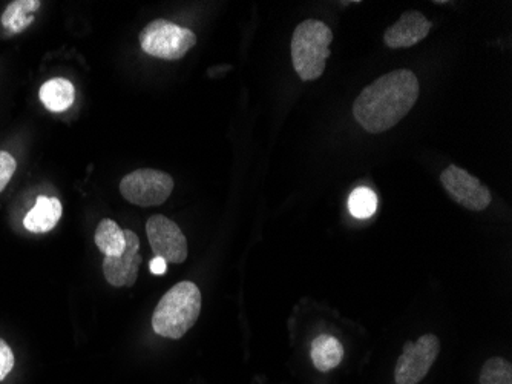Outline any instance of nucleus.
<instances>
[{
	"mask_svg": "<svg viewBox=\"0 0 512 384\" xmlns=\"http://www.w3.org/2000/svg\"><path fill=\"white\" fill-rule=\"evenodd\" d=\"M42 2L39 0H16L8 5L2 14V27L13 34L22 33L34 22V14L39 11Z\"/></svg>",
	"mask_w": 512,
	"mask_h": 384,
	"instance_id": "obj_14",
	"label": "nucleus"
},
{
	"mask_svg": "<svg viewBox=\"0 0 512 384\" xmlns=\"http://www.w3.org/2000/svg\"><path fill=\"white\" fill-rule=\"evenodd\" d=\"M125 232L126 248L119 257H105L103 260V274L106 282L114 288H131L137 282L138 271L142 266L140 251V239L131 229H123Z\"/></svg>",
	"mask_w": 512,
	"mask_h": 384,
	"instance_id": "obj_9",
	"label": "nucleus"
},
{
	"mask_svg": "<svg viewBox=\"0 0 512 384\" xmlns=\"http://www.w3.org/2000/svg\"><path fill=\"white\" fill-rule=\"evenodd\" d=\"M62 202L56 197H37L33 209L23 219V226L33 234H46L53 231L62 219Z\"/></svg>",
	"mask_w": 512,
	"mask_h": 384,
	"instance_id": "obj_11",
	"label": "nucleus"
},
{
	"mask_svg": "<svg viewBox=\"0 0 512 384\" xmlns=\"http://www.w3.org/2000/svg\"><path fill=\"white\" fill-rule=\"evenodd\" d=\"M419 90V79L413 71H391L356 97L353 116L368 133H385L413 110L421 93Z\"/></svg>",
	"mask_w": 512,
	"mask_h": 384,
	"instance_id": "obj_1",
	"label": "nucleus"
},
{
	"mask_svg": "<svg viewBox=\"0 0 512 384\" xmlns=\"http://www.w3.org/2000/svg\"><path fill=\"white\" fill-rule=\"evenodd\" d=\"M344 354V345L333 335L322 334L312 341L310 357H312L313 366L322 374L338 368L344 360Z\"/></svg>",
	"mask_w": 512,
	"mask_h": 384,
	"instance_id": "obj_12",
	"label": "nucleus"
},
{
	"mask_svg": "<svg viewBox=\"0 0 512 384\" xmlns=\"http://www.w3.org/2000/svg\"><path fill=\"white\" fill-rule=\"evenodd\" d=\"M440 354V340L437 335L425 334L417 341H407L394 368L396 384H419L433 368Z\"/></svg>",
	"mask_w": 512,
	"mask_h": 384,
	"instance_id": "obj_6",
	"label": "nucleus"
},
{
	"mask_svg": "<svg viewBox=\"0 0 512 384\" xmlns=\"http://www.w3.org/2000/svg\"><path fill=\"white\" fill-rule=\"evenodd\" d=\"M146 236L155 257H161L166 260V263H174V265H180L188 259V239L180 226L168 217L157 214L148 219Z\"/></svg>",
	"mask_w": 512,
	"mask_h": 384,
	"instance_id": "obj_7",
	"label": "nucleus"
},
{
	"mask_svg": "<svg viewBox=\"0 0 512 384\" xmlns=\"http://www.w3.org/2000/svg\"><path fill=\"white\" fill-rule=\"evenodd\" d=\"M140 45L148 56L163 60L183 59L197 45V36L188 28L157 19L140 33Z\"/></svg>",
	"mask_w": 512,
	"mask_h": 384,
	"instance_id": "obj_4",
	"label": "nucleus"
},
{
	"mask_svg": "<svg viewBox=\"0 0 512 384\" xmlns=\"http://www.w3.org/2000/svg\"><path fill=\"white\" fill-rule=\"evenodd\" d=\"M17 162L7 151H0V192L7 188L16 173Z\"/></svg>",
	"mask_w": 512,
	"mask_h": 384,
	"instance_id": "obj_18",
	"label": "nucleus"
},
{
	"mask_svg": "<svg viewBox=\"0 0 512 384\" xmlns=\"http://www.w3.org/2000/svg\"><path fill=\"white\" fill-rule=\"evenodd\" d=\"M200 312V288L192 282L177 283L158 302L152 315V329L160 337L180 340L197 323Z\"/></svg>",
	"mask_w": 512,
	"mask_h": 384,
	"instance_id": "obj_2",
	"label": "nucleus"
},
{
	"mask_svg": "<svg viewBox=\"0 0 512 384\" xmlns=\"http://www.w3.org/2000/svg\"><path fill=\"white\" fill-rule=\"evenodd\" d=\"M440 183L448 192V196L465 209L480 212L491 205L490 189L459 166H448L444 173L440 174Z\"/></svg>",
	"mask_w": 512,
	"mask_h": 384,
	"instance_id": "obj_8",
	"label": "nucleus"
},
{
	"mask_svg": "<svg viewBox=\"0 0 512 384\" xmlns=\"http://www.w3.org/2000/svg\"><path fill=\"white\" fill-rule=\"evenodd\" d=\"M431 27L430 20L421 11H405L398 22L385 31V45L391 50L414 47L430 34Z\"/></svg>",
	"mask_w": 512,
	"mask_h": 384,
	"instance_id": "obj_10",
	"label": "nucleus"
},
{
	"mask_svg": "<svg viewBox=\"0 0 512 384\" xmlns=\"http://www.w3.org/2000/svg\"><path fill=\"white\" fill-rule=\"evenodd\" d=\"M172 191L174 179L158 169H135L120 182L122 196L132 205L142 208L163 205L171 197Z\"/></svg>",
	"mask_w": 512,
	"mask_h": 384,
	"instance_id": "obj_5",
	"label": "nucleus"
},
{
	"mask_svg": "<svg viewBox=\"0 0 512 384\" xmlns=\"http://www.w3.org/2000/svg\"><path fill=\"white\" fill-rule=\"evenodd\" d=\"M348 209L356 219H368L378 209V196L368 188H358L350 194Z\"/></svg>",
	"mask_w": 512,
	"mask_h": 384,
	"instance_id": "obj_17",
	"label": "nucleus"
},
{
	"mask_svg": "<svg viewBox=\"0 0 512 384\" xmlns=\"http://www.w3.org/2000/svg\"><path fill=\"white\" fill-rule=\"evenodd\" d=\"M16 365L13 349L4 338H0V383L11 374Z\"/></svg>",
	"mask_w": 512,
	"mask_h": 384,
	"instance_id": "obj_19",
	"label": "nucleus"
},
{
	"mask_svg": "<svg viewBox=\"0 0 512 384\" xmlns=\"http://www.w3.org/2000/svg\"><path fill=\"white\" fill-rule=\"evenodd\" d=\"M480 384H512L511 361L493 357L483 363L479 374Z\"/></svg>",
	"mask_w": 512,
	"mask_h": 384,
	"instance_id": "obj_16",
	"label": "nucleus"
},
{
	"mask_svg": "<svg viewBox=\"0 0 512 384\" xmlns=\"http://www.w3.org/2000/svg\"><path fill=\"white\" fill-rule=\"evenodd\" d=\"M40 102L51 113H63L73 106L76 88L69 80L56 77L43 83L39 91Z\"/></svg>",
	"mask_w": 512,
	"mask_h": 384,
	"instance_id": "obj_13",
	"label": "nucleus"
},
{
	"mask_svg": "<svg viewBox=\"0 0 512 384\" xmlns=\"http://www.w3.org/2000/svg\"><path fill=\"white\" fill-rule=\"evenodd\" d=\"M97 248L105 254V257H119L125 252V232L114 220L103 219L97 225L96 236Z\"/></svg>",
	"mask_w": 512,
	"mask_h": 384,
	"instance_id": "obj_15",
	"label": "nucleus"
},
{
	"mask_svg": "<svg viewBox=\"0 0 512 384\" xmlns=\"http://www.w3.org/2000/svg\"><path fill=\"white\" fill-rule=\"evenodd\" d=\"M149 269H151L152 274L163 275L166 269H168V263H166V260L161 259V257H155V259L151 260Z\"/></svg>",
	"mask_w": 512,
	"mask_h": 384,
	"instance_id": "obj_20",
	"label": "nucleus"
},
{
	"mask_svg": "<svg viewBox=\"0 0 512 384\" xmlns=\"http://www.w3.org/2000/svg\"><path fill=\"white\" fill-rule=\"evenodd\" d=\"M333 31L322 20L307 19L295 28L292 37V62L299 79L312 82L324 74L330 57Z\"/></svg>",
	"mask_w": 512,
	"mask_h": 384,
	"instance_id": "obj_3",
	"label": "nucleus"
}]
</instances>
